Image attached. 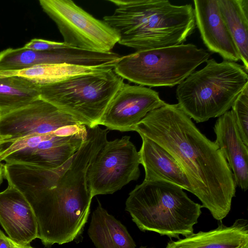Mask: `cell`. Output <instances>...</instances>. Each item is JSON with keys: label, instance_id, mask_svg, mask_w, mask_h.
I'll use <instances>...</instances> for the list:
<instances>
[{"label": "cell", "instance_id": "cell-4", "mask_svg": "<svg viewBox=\"0 0 248 248\" xmlns=\"http://www.w3.org/2000/svg\"><path fill=\"white\" fill-rule=\"evenodd\" d=\"M247 83L248 72L243 65L208 59L203 68L178 85L177 105L196 122H204L229 111Z\"/></svg>", "mask_w": 248, "mask_h": 248}, {"label": "cell", "instance_id": "cell-21", "mask_svg": "<svg viewBox=\"0 0 248 248\" xmlns=\"http://www.w3.org/2000/svg\"><path fill=\"white\" fill-rule=\"evenodd\" d=\"M63 55L55 51L9 48L0 52V72L20 71L42 64H61Z\"/></svg>", "mask_w": 248, "mask_h": 248}, {"label": "cell", "instance_id": "cell-5", "mask_svg": "<svg viewBox=\"0 0 248 248\" xmlns=\"http://www.w3.org/2000/svg\"><path fill=\"white\" fill-rule=\"evenodd\" d=\"M209 57L203 48L182 44L122 56L113 70L124 79L139 85L171 87L184 80Z\"/></svg>", "mask_w": 248, "mask_h": 248}, {"label": "cell", "instance_id": "cell-17", "mask_svg": "<svg viewBox=\"0 0 248 248\" xmlns=\"http://www.w3.org/2000/svg\"><path fill=\"white\" fill-rule=\"evenodd\" d=\"M88 234L96 248H136L126 227L108 214L99 201L93 212Z\"/></svg>", "mask_w": 248, "mask_h": 248}, {"label": "cell", "instance_id": "cell-23", "mask_svg": "<svg viewBox=\"0 0 248 248\" xmlns=\"http://www.w3.org/2000/svg\"><path fill=\"white\" fill-rule=\"evenodd\" d=\"M13 240L0 230V248H13Z\"/></svg>", "mask_w": 248, "mask_h": 248}, {"label": "cell", "instance_id": "cell-25", "mask_svg": "<svg viewBox=\"0 0 248 248\" xmlns=\"http://www.w3.org/2000/svg\"><path fill=\"white\" fill-rule=\"evenodd\" d=\"M4 175V164L0 162V185L2 182Z\"/></svg>", "mask_w": 248, "mask_h": 248}, {"label": "cell", "instance_id": "cell-8", "mask_svg": "<svg viewBox=\"0 0 248 248\" xmlns=\"http://www.w3.org/2000/svg\"><path fill=\"white\" fill-rule=\"evenodd\" d=\"M42 9L55 22L63 43L94 52H109L118 43V32L103 20L92 15L71 0H40Z\"/></svg>", "mask_w": 248, "mask_h": 248}, {"label": "cell", "instance_id": "cell-18", "mask_svg": "<svg viewBox=\"0 0 248 248\" xmlns=\"http://www.w3.org/2000/svg\"><path fill=\"white\" fill-rule=\"evenodd\" d=\"M223 20L248 72V0H217Z\"/></svg>", "mask_w": 248, "mask_h": 248}, {"label": "cell", "instance_id": "cell-19", "mask_svg": "<svg viewBox=\"0 0 248 248\" xmlns=\"http://www.w3.org/2000/svg\"><path fill=\"white\" fill-rule=\"evenodd\" d=\"M111 66L87 67L62 64H42L28 69L0 72L3 76H16L24 78L40 86L56 83L79 75L113 69Z\"/></svg>", "mask_w": 248, "mask_h": 248}, {"label": "cell", "instance_id": "cell-2", "mask_svg": "<svg viewBox=\"0 0 248 248\" xmlns=\"http://www.w3.org/2000/svg\"><path fill=\"white\" fill-rule=\"evenodd\" d=\"M116 6L103 21L119 33L118 43L136 51L183 44L194 32V8L168 0H108Z\"/></svg>", "mask_w": 248, "mask_h": 248}, {"label": "cell", "instance_id": "cell-1", "mask_svg": "<svg viewBox=\"0 0 248 248\" xmlns=\"http://www.w3.org/2000/svg\"><path fill=\"white\" fill-rule=\"evenodd\" d=\"M167 151L190 184V192L221 221L229 213L236 186L229 165L215 142L196 126L177 104L165 103L149 112L133 129Z\"/></svg>", "mask_w": 248, "mask_h": 248}, {"label": "cell", "instance_id": "cell-12", "mask_svg": "<svg viewBox=\"0 0 248 248\" xmlns=\"http://www.w3.org/2000/svg\"><path fill=\"white\" fill-rule=\"evenodd\" d=\"M196 26L202 39L213 53L225 61L240 60L237 48L221 16L217 0H194Z\"/></svg>", "mask_w": 248, "mask_h": 248}, {"label": "cell", "instance_id": "cell-7", "mask_svg": "<svg viewBox=\"0 0 248 248\" xmlns=\"http://www.w3.org/2000/svg\"><path fill=\"white\" fill-rule=\"evenodd\" d=\"M87 133V127L79 124L29 136L0 147V162L57 168L76 153L86 140Z\"/></svg>", "mask_w": 248, "mask_h": 248}, {"label": "cell", "instance_id": "cell-3", "mask_svg": "<svg viewBox=\"0 0 248 248\" xmlns=\"http://www.w3.org/2000/svg\"><path fill=\"white\" fill-rule=\"evenodd\" d=\"M202 207L180 186L161 181H143L125 202V210L140 231L177 239L193 233Z\"/></svg>", "mask_w": 248, "mask_h": 248}, {"label": "cell", "instance_id": "cell-16", "mask_svg": "<svg viewBox=\"0 0 248 248\" xmlns=\"http://www.w3.org/2000/svg\"><path fill=\"white\" fill-rule=\"evenodd\" d=\"M140 137L142 142L139 153L145 170L144 181H164L190 192L189 182L173 157L152 140Z\"/></svg>", "mask_w": 248, "mask_h": 248}, {"label": "cell", "instance_id": "cell-6", "mask_svg": "<svg viewBox=\"0 0 248 248\" xmlns=\"http://www.w3.org/2000/svg\"><path fill=\"white\" fill-rule=\"evenodd\" d=\"M124 80L113 69L79 75L39 86L40 98L93 127L98 125Z\"/></svg>", "mask_w": 248, "mask_h": 248}, {"label": "cell", "instance_id": "cell-10", "mask_svg": "<svg viewBox=\"0 0 248 248\" xmlns=\"http://www.w3.org/2000/svg\"><path fill=\"white\" fill-rule=\"evenodd\" d=\"M79 124L71 115L39 97L25 106L0 115V147L29 136Z\"/></svg>", "mask_w": 248, "mask_h": 248}, {"label": "cell", "instance_id": "cell-14", "mask_svg": "<svg viewBox=\"0 0 248 248\" xmlns=\"http://www.w3.org/2000/svg\"><path fill=\"white\" fill-rule=\"evenodd\" d=\"M218 147L231 169L236 186L248 187V146L243 141L231 110L218 117L214 127Z\"/></svg>", "mask_w": 248, "mask_h": 248}, {"label": "cell", "instance_id": "cell-9", "mask_svg": "<svg viewBox=\"0 0 248 248\" xmlns=\"http://www.w3.org/2000/svg\"><path fill=\"white\" fill-rule=\"evenodd\" d=\"M140 157L130 137L107 140L91 162L86 180L93 198L111 194L140 175Z\"/></svg>", "mask_w": 248, "mask_h": 248}, {"label": "cell", "instance_id": "cell-24", "mask_svg": "<svg viewBox=\"0 0 248 248\" xmlns=\"http://www.w3.org/2000/svg\"><path fill=\"white\" fill-rule=\"evenodd\" d=\"M13 248H33L29 244H21L17 243L13 241Z\"/></svg>", "mask_w": 248, "mask_h": 248}, {"label": "cell", "instance_id": "cell-11", "mask_svg": "<svg viewBox=\"0 0 248 248\" xmlns=\"http://www.w3.org/2000/svg\"><path fill=\"white\" fill-rule=\"evenodd\" d=\"M165 104L157 92L124 82L118 90L98 123L121 132L133 129L152 110Z\"/></svg>", "mask_w": 248, "mask_h": 248}, {"label": "cell", "instance_id": "cell-22", "mask_svg": "<svg viewBox=\"0 0 248 248\" xmlns=\"http://www.w3.org/2000/svg\"><path fill=\"white\" fill-rule=\"evenodd\" d=\"M231 108L241 138L248 146V83L239 93Z\"/></svg>", "mask_w": 248, "mask_h": 248}, {"label": "cell", "instance_id": "cell-13", "mask_svg": "<svg viewBox=\"0 0 248 248\" xmlns=\"http://www.w3.org/2000/svg\"><path fill=\"white\" fill-rule=\"evenodd\" d=\"M0 224L8 237L21 244H30L38 238L33 210L22 192L8 184L0 192Z\"/></svg>", "mask_w": 248, "mask_h": 248}, {"label": "cell", "instance_id": "cell-20", "mask_svg": "<svg viewBox=\"0 0 248 248\" xmlns=\"http://www.w3.org/2000/svg\"><path fill=\"white\" fill-rule=\"evenodd\" d=\"M39 97V86L21 77L0 74V115L25 106Z\"/></svg>", "mask_w": 248, "mask_h": 248}, {"label": "cell", "instance_id": "cell-15", "mask_svg": "<svg viewBox=\"0 0 248 248\" xmlns=\"http://www.w3.org/2000/svg\"><path fill=\"white\" fill-rule=\"evenodd\" d=\"M165 248H248V221L238 218L227 226L221 221L216 229L170 240Z\"/></svg>", "mask_w": 248, "mask_h": 248}, {"label": "cell", "instance_id": "cell-26", "mask_svg": "<svg viewBox=\"0 0 248 248\" xmlns=\"http://www.w3.org/2000/svg\"><path fill=\"white\" fill-rule=\"evenodd\" d=\"M140 248H147L146 247H140Z\"/></svg>", "mask_w": 248, "mask_h": 248}, {"label": "cell", "instance_id": "cell-27", "mask_svg": "<svg viewBox=\"0 0 248 248\" xmlns=\"http://www.w3.org/2000/svg\"></svg>", "mask_w": 248, "mask_h": 248}]
</instances>
